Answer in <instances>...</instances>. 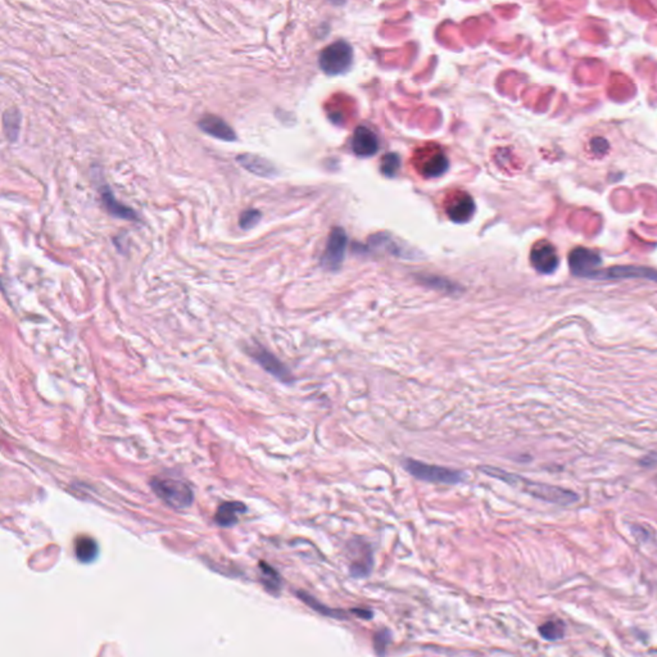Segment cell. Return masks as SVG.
I'll return each instance as SVG.
<instances>
[{
    "label": "cell",
    "mask_w": 657,
    "mask_h": 657,
    "mask_svg": "<svg viewBox=\"0 0 657 657\" xmlns=\"http://www.w3.org/2000/svg\"><path fill=\"white\" fill-rule=\"evenodd\" d=\"M150 487L169 507L184 510L193 503V490L179 479L154 478L150 481Z\"/></svg>",
    "instance_id": "2"
},
{
    "label": "cell",
    "mask_w": 657,
    "mask_h": 657,
    "mask_svg": "<svg viewBox=\"0 0 657 657\" xmlns=\"http://www.w3.org/2000/svg\"><path fill=\"white\" fill-rule=\"evenodd\" d=\"M539 633L547 641H558L565 634V624L561 620H549L540 625Z\"/></svg>",
    "instance_id": "20"
},
{
    "label": "cell",
    "mask_w": 657,
    "mask_h": 657,
    "mask_svg": "<svg viewBox=\"0 0 657 657\" xmlns=\"http://www.w3.org/2000/svg\"><path fill=\"white\" fill-rule=\"evenodd\" d=\"M425 152L427 153L420 157L418 167L422 176L431 179L443 175L449 169V160L444 153L438 148L434 150H425Z\"/></svg>",
    "instance_id": "11"
},
{
    "label": "cell",
    "mask_w": 657,
    "mask_h": 657,
    "mask_svg": "<svg viewBox=\"0 0 657 657\" xmlns=\"http://www.w3.org/2000/svg\"><path fill=\"white\" fill-rule=\"evenodd\" d=\"M399 167H401V160H399V157L396 153H389V154L383 157L381 165H380V169H381L383 175H385L388 178H393V176L397 175Z\"/></svg>",
    "instance_id": "21"
},
{
    "label": "cell",
    "mask_w": 657,
    "mask_h": 657,
    "mask_svg": "<svg viewBox=\"0 0 657 657\" xmlns=\"http://www.w3.org/2000/svg\"><path fill=\"white\" fill-rule=\"evenodd\" d=\"M403 466L412 477L429 483L455 486L465 479V474L462 471L438 465H430L412 458H406Z\"/></svg>",
    "instance_id": "3"
},
{
    "label": "cell",
    "mask_w": 657,
    "mask_h": 657,
    "mask_svg": "<svg viewBox=\"0 0 657 657\" xmlns=\"http://www.w3.org/2000/svg\"><path fill=\"white\" fill-rule=\"evenodd\" d=\"M481 471H483L484 474H487V475H490L492 478L499 479V480L507 483V484L512 486V487H516V488H520L521 490L527 492V493H529V494L533 496V497L547 501V502H551V503H556V505H571V503H574L575 501H577V494L573 493L571 490H568V489L558 488V487L548 486V484H543V483L531 481V480L523 478V477H518V475H515V474L506 473V471H503V470H501V468H498L484 466V468H481Z\"/></svg>",
    "instance_id": "1"
},
{
    "label": "cell",
    "mask_w": 657,
    "mask_h": 657,
    "mask_svg": "<svg viewBox=\"0 0 657 657\" xmlns=\"http://www.w3.org/2000/svg\"><path fill=\"white\" fill-rule=\"evenodd\" d=\"M262 571H263V577H265V584L270 589H278L280 587V577L278 573L274 569L270 568L269 565L262 564Z\"/></svg>",
    "instance_id": "23"
},
{
    "label": "cell",
    "mask_w": 657,
    "mask_h": 657,
    "mask_svg": "<svg viewBox=\"0 0 657 657\" xmlns=\"http://www.w3.org/2000/svg\"><path fill=\"white\" fill-rule=\"evenodd\" d=\"M75 553L81 562L89 564L98 556V545L93 538L82 536L75 542Z\"/></svg>",
    "instance_id": "18"
},
{
    "label": "cell",
    "mask_w": 657,
    "mask_h": 657,
    "mask_svg": "<svg viewBox=\"0 0 657 657\" xmlns=\"http://www.w3.org/2000/svg\"><path fill=\"white\" fill-rule=\"evenodd\" d=\"M21 115L16 108H10L3 115V126L5 136L10 141H16L20 132Z\"/></svg>",
    "instance_id": "19"
},
{
    "label": "cell",
    "mask_w": 657,
    "mask_h": 657,
    "mask_svg": "<svg viewBox=\"0 0 657 657\" xmlns=\"http://www.w3.org/2000/svg\"><path fill=\"white\" fill-rule=\"evenodd\" d=\"M592 148L596 153H605L608 148V141L602 138L592 140Z\"/></svg>",
    "instance_id": "25"
},
{
    "label": "cell",
    "mask_w": 657,
    "mask_h": 657,
    "mask_svg": "<svg viewBox=\"0 0 657 657\" xmlns=\"http://www.w3.org/2000/svg\"><path fill=\"white\" fill-rule=\"evenodd\" d=\"M200 129L209 136L222 141H235L237 134L226 121L213 115H206L198 122Z\"/></svg>",
    "instance_id": "13"
},
{
    "label": "cell",
    "mask_w": 657,
    "mask_h": 657,
    "mask_svg": "<svg viewBox=\"0 0 657 657\" xmlns=\"http://www.w3.org/2000/svg\"><path fill=\"white\" fill-rule=\"evenodd\" d=\"M253 357L259 362V365L270 372L272 377L279 379L284 383H291L293 377L291 372L289 371L288 368L280 361L278 357H275L271 352L265 348L254 349L253 350Z\"/></svg>",
    "instance_id": "12"
},
{
    "label": "cell",
    "mask_w": 657,
    "mask_h": 657,
    "mask_svg": "<svg viewBox=\"0 0 657 657\" xmlns=\"http://www.w3.org/2000/svg\"><path fill=\"white\" fill-rule=\"evenodd\" d=\"M237 162L239 163L243 169H247L249 172L261 176V178H271L276 174V169L270 160L259 157L256 154L250 153H244L237 157Z\"/></svg>",
    "instance_id": "14"
},
{
    "label": "cell",
    "mask_w": 657,
    "mask_h": 657,
    "mask_svg": "<svg viewBox=\"0 0 657 657\" xmlns=\"http://www.w3.org/2000/svg\"><path fill=\"white\" fill-rule=\"evenodd\" d=\"M593 279H646L657 283V271L648 267L617 266L606 271H597Z\"/></svg>",
    "instance_id": "9"
},
{
    "label": "cell",
    "mask_w": 657,
    "mask_h": 657,
    "mask_svg": "<svg viewBox=\"0 0 657 657\" xmlns=\"http://www.w3.org/2000/svg\"><path fill=\"white\" fill-rule=\"evenodd\" d=\"M350 545L353 547L356 548V551L359 552V556H355L352 555V565H350V570H352V574L356 575V577H359V575H365L368 574L371 568H372V556H371V548L362 540H359V539H355L350 542Z\"/></svg>",
    "instance_id": "16"
},
{
    "label": "cell",
    "mask_w": 657,
    "mask_h": 657,
    "mask_svg": "<svg viewBox=\"0 0 657 657\" xmlns=\"http://www.w3.org/2000/svg\"><path fill=\"white\" fill-rule=\"evenodd\" d=\"M246 511L247 507L241 502H225L217 508L215 520L221 527H232L238 523L240 515Z\"/></svg>",
    "instance_id": "17"
},
{
    "label": "cell",
    "mask_w": 657,
    "mask_h": 657,
    "mask_svg": "<svg viewBox=\"0 0 657 657\" xmlns=\"http://www.w3.org/2000/svg\"><path fill=\"white\" fill-rule=\"evenodd\" d=\"M350 144H352L353 153L362 158H369L375 153H378V138L374 134V131H371L366 126H359L355 130Z\"/></svg>",
    "instance_id": "10"
},
{
    "label": "cell",
    "mask_w": 657,
    "mask_h": 657,
    "mask_svg": "<svg viewBox=\"0 0 657 657\" xmlns=\"http://www.w3.org/2000/svg\"><path fill=\"white\" fill-rule=\"evenodd\" d=\"M424 283L428 284L431 288L438 289V290H444V291H456L457 287L451 284L447 280L439 279V278H425Z\"/></svg>",
    "instance_id": "24"
},
{
    "label": "cell",
    "mask_w": 657,
    "mask_h": 657,
    "mask_svg": "<svg viewBox=\"0 0 657 657\" xmlns=\"http://www.w3.org/2000/svg\"><path fill=\"white\" fill-rule=\"evenodd\" d=\"M352 63L353 49L347 41L339 40L334 44H330L320 54V69L330 76H337L347 72Z\"/></svg>",
    "instance_id": "4"
},
{
    "label": "cell",
    "mask_w": 657,
    "mask_h": 657,
    "mask_svg": "<svg viewBox=\"0 0 657 657\" xmlns=\"http://www.w3.org/2000/svg\"><path fill=\"white\" fill-rule=\"evenodd\" d=\"M100 198L103 200L106 208L108 209L110 215L120 219H130V221H138V215L134 209L129 208L128 206L122 204L119 200L115 198V194L107 185H101L99 188Z\"/></svg>",
    "instance_id": "15"
},
{
    "label": "cell",
    "mask_w": 657,
    "mask_h": 657,
    "mask_svg": "<svg viewBox=\"0 0 657 657\" xmlns=\"http://www.w3.org/2000/svg\"><path fill=\"white\" fill-rule=\"evenodd\" d=\"M347 244H348V238L344 230L340 228L331 230L328 243H326V248L321 259L322 266L330 271L338 270L344 261Z\"/></svg>",
    "instance_id": "5"
},
{
    "label": "cell",
    "mask_w": 657,
    "mask_h": 657,
    "mask_svg": "<svg viewBox=\"0 0 657 657\" xmlns=\"http://www.w3.org/2000/svg\"><path fill=\"white\" fill-rule=\"evenodd\" d=\"M602 259L597 252L588 248H575L569 256L570 270L574 275L582 278H592L601 266Z\"/></svg>",
    "instance_id": "6"
},
{
    "label": "cell",
    "mask_w": 657,
    "mask_h": 657,
    "mask_svg": "<svg viewBox=\"0 0 657 657\" xmlns=\"http://www.w3.org/2000/svg\"><path fill=\"white\" fill-rule=\"evenodd\" d=\"M530 262L533 267L540 274H552L558 266V252L552 244L540 241L536 244L530 253Z\"/></svg>",
    "instance_id": "7"
},
{
    "label": "cell",
    "mask_w": 657,
    "mask_h": 657,
    "mask_svg": "<svg viewBox=\"0 0 657 657\" xmlns=\"http://www.w3.org/2000/svg\"><path fill=\"white\" fill-rule=\"evenodd\" d=\"M261 212L259 209L249 208L247 211H244L241 215H240L239 219V226L243 230H249L252 228H254L261 219Z\"/></svg>",
    "instance_id": "22"
},
{
    "label": "cell",
    "mask_w": 657,
    "mask_h": 657,
    "mask_svg": "<svg viewBox=\"0 0 657 657\" xmlns=\"http://www.w3.org/2000/svg\"><path fill=\"white\" fill-rule=\"evenodd\" d=\"M446 212L449 215V219H452L453 222L465 224L474 216L475 203H474V200L466 193L457 191L447 202Z\"/></svg>",
    "instance_id": "8"
}]
</instances>
